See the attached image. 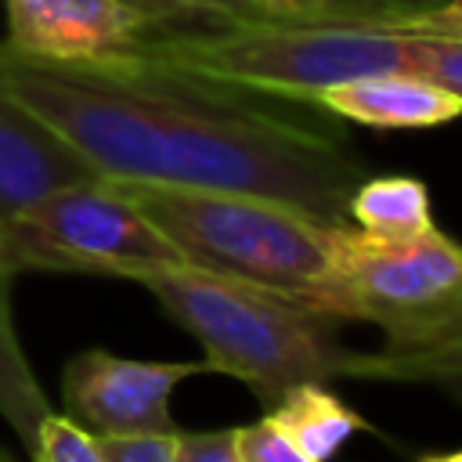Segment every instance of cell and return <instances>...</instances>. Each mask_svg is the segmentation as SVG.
I'll return each instance as SVG.
<instances>
[{
  "label": "cell",
  "mask_w": 462,
  "mask_h": 462,
  "mask_svg": "<svg viewBox=\"0 0 462 462\" xmlns=\"http://www.w3.org/2000/svg\"><path fill=\"white\" fill-rule=\"evenodd\" d=\"M173 18L141 0H7V43L40 58H101L130 51Z\"/></svg>",
  "instance_id": "ba28073f"
},
{
  "label": "cell",
  "mask_w": 462,
  "mask_h": 462,
  "mask_svg": "<svg viewBox=\"0 0 462 462\" xmlns=\"http://www.w3.org/2000/svg\"><path fill=\"white\" fill-rule=\"evenodd\" d=\"M144 289L202 346V368L231 375L271 408L289 386L332 379H401L419 372L390 350H354L339 339V318L296 300L195 271L188 263L159 271Z\"/></svg>",
  "instance_id": "3957f363"
},
{
  "label": "cell",
  "mask_w": 462,
  "mask_h": 462,
  "mask_svg": "<svg viewBox=\"0 0 462 462\" xmlns=\"http://www.w3.org/2000/svg\"><path fill=\"white\" fill-rule=\"evenodd\" d=\"M173 18H206V22H256L271 18L249 0H141Z\"/></svg>",
  "instance_id": "ac0fdd59"
},
{
  "label": "cell",
  "mask_w": 462,
  "mask_h": 462,
  "mask_svg": "<svg viewBox=\"0 0 462 462\" xmlns=\"http://www.w3.org/2000/svg\"><path fill=\"white\" fill-rule=\"evenodd\" d=\"M11 282H14V271L0 256V419L14 430V437L25 448H32L36 426L43 422V415H51V401L40 379L32 375V365L14 332Z\"/></svg>",
  "instance_id": "4fadbf2b"
},
{
  "label": "cell",
  "mask_w": 462,
  "mask_h": 462,
  "mask_svg": "<svg viewBox=\"0 0 462 462\" xmlns=\"http://www.w3.org/2000/svg\"><path fill=\"white\" fill-rule=\"evenodd\" d=\"M199 372L202 361H137L90 346L65 365V415L94 437L177 433L170 397Z\"/></svg>",
  "instance_id": "52a82bcc"
},
{
  "label": "cell",
  "mask_w": 462,
  "mask_h": 462,
  "mask_svg": "<svg viewBox=\"0 0 462 462\" xmlns=\"http://www.w3.org/2000/svg\"><path fill=\"white\" fill-rule=\"evenodd\" d=\"M415 462H462V451H426Z\"/></svg>",
  "instance_id": "ffe728a7"
},
{
  "label": "cell",
  "mask_w": 462,
  "mask_h": 462,
  "mask_svg": "<svg viewBox=\"0 0 462 462\" xmlns=\"http://www.w3.org/2000/svg\"><path fill=\"white\" fill-rule=\"evenodd\" d=\"M235 448L242 462H314L267 415H260L249 426H235Z\"/></svg>",
  "instance_id": "2e32d148"
},
{
  "label": "cell",
  "mask_w": 462,
  "mask_h": 462,
  "mask_svg": "<svg viewBox=\"0 0 462 462\" xmlns=\"http://www.w3.org/2000/svg\"><path fill=\"white\" fill-rule=\"evenodd\" d=\"M0 256L14 274H97L141 285L184 263L119 184L105 177L54 188L4 220Z\"/></svg>",
  "instance_id": "8992f818"
},
{
  "label": "cell",
  "mask_w": 462,
  "mask_h": 462,
  "mask_svg": "<svg viewBox=\"0 0 462 462\" xmlns=\"http://www.w3.org/2000/svg\"><path fill=\"white\" fill-rule=\"evenodd\" d=\"M346 224L375 238H411L433 227L430 188L411 173L361 177L346 199Z\"/></svg>",
  "instance_id": "7c38bea8"
},
{
  "label": "cell",
  "mask_w": 462,
  "mask_h": 462,
  "mask_svg": "<svg viewBox=\"0 0 462 462\" xmlns=\"http://www.w3.org/2000/svg\"><path fill=\"white\" fill-rule=\"evenodd\" d=\"M314 105L332 119L375 130H430L458 116L462 94L433 87L411 72H375L321 90Z\"/></svg>",
  "instance_id": "30bf717a"
},
{
  "label": "cell",
  "mask_w": 462,
  "mask_h": 462,
  "mask_svg": "<svg viewBox=\"0 0 462 462\" xmlns=\"http://www.w3.org/2000/svg\"><path fill=\"white\" fill-rule=\"evenodd\" d=\"M97 177L83 155L0 90V224L54 188Z\"/></svg>",
  "instance_id": "9c48e42d"
},
{
  "label": "cell",
  "mask_w": 462,
  "mask_h": 462,
  "mask_svg": "<svg viewBox=\"0 0 462 462\" xmlns=\"http://www.w3.org/2000/svg\"><path fill=\"white\" fill-rule=\"evenodd\" d=\"M0 90L105 180L253 191L346 224V199L368 177L318 105L137 51L40 58L0 40Z\"/></svg>",
  "instance_id": "6da1fadb"
},
{
  "label": "cell",
  "mask_w": 462,
  "mask_h": 462,
  "mask_svg": "<svg viewBox=\"0 0 462 462\" xmlns=\"http://www.w3.org/2000/svg\"><path fill=\"white\" fill-rule=\"evenodd\" d=\"M130 51L303 105L375 72H411L462 94V4L444 0L415 25L162 18Z\"/></svg>",
  "instance_id": "7a4b0ae2"
},
{
  "label": "cell",
  "mask_w": 462,
  "mask_h": 462,
  "mask_svg": "<svg viewBox=\"0 0 462 462\" xmlns=\"http://www.w3.org/2000/svg\"><path fill=\"white\" fill-rule=\"evenodd\" d=\"M271 18L289 22H361V25H415L444 0H249Z\"/></svg>",
  "instance_id": "5bb4252c"
},
{
  "label": "cell",
  "mask_w": 462,
  "mask_h": 462,
  "mask_svg": "<svg viewBox=\"0 0 462 462\" xmlns=\"http://www.w3.org/2000/svg\"><path fill=\"white\" fill-rule=\"evenodd\" d=\"M0 462H14V458H11V455H7V451H0Z\"/></svg>",
  "instance_id": "44dd1931"
},
{
  "label": "cell",
  "mask_w": 462,
  "mask_h": 462,
  "mask_svg": "<svg viewBox=\"0 0 462 462\" xmlns=\"http://www.w3.org/2000/svg\"><path fill=\"white\" fill-rule=\"evenodd\" d=\"M263 415L314 462H328L354 433L368 430L357 408L328 390V383H300L289 386Z\"/></svg>",
  "instance_id": "8fae6325"
},
{
  "label": "cell",
  "mask_w": 462,
  "mask_h": 462,
  "mask_svg": "<svg viewBox=\"0 0 462 462\" xmlns=\"http://www.w3.org/2000/svg\"><path fill=\"white\" fill-rule=\"evenodd\" d=\"M336 267L350 321L383 328V350L404 357L422 383L458 386L462 253L437 224L411 238H375L350 224L336 235Z\"/></svg>",
  "instance_id": "5b68a950"
},
{
  "label": "cell",
  "mask_w": 462,
  "mask_h": 462,
  "mask_svg": "<svg viewBox=\"0 0 462 462\" xmlns=\"http://www.w3.org/2000/svg\"><path fill=\"white\" fill-rule=\"evenodd\" d=\"M32 462H105L101 440L76 426L69 415H43L32 437Z\"/></svg>",
  "instance_id": "9a60e30c"
},
{
  "label": "cell",
  "mask_w": 462,
  "mask_h": 462,
  "mask_svg": "<svg viewBox=\"0 0 462 462\" xmlns=\"http://www.w3.org/2000/svg\"><path fill=\"white\" fill-rule=\"evenodd\" d=\"M177 462H242L235 448V430L177 433Z\"/></svg>",
  "instance_id": "d6986e66"
},
{
  "label": "cell",
  "mask_w": 462,
  "mask_h": 462,
  "mask_svg": "<svg viewBox=\"0 0 462 462\" xmlns=\"http://www.w3.org/2000/svg\"><path fill=\"white\" fill-rule=\"evenodd\" d=\"M177 433L97 437V440H101L105 462H177Z\"/></svg>",
  "instance_id": "e0dca14e"
},
{
  "label": "cell",
  "mask_w": 462,
  "mask_h": 462,
  "mask_svg": "<svg viewBox=\"0 0 462 462\" xmlns=\"http://www.w3.org/2000/svg\"><path fill=\"white\" fill-rule=\"evenodd\" d=\"M116 184L188 267L350 321L336 267V235L343 224H325L300 206L253 191Z\"/></svg>",
  "instance_id": "277c9868"
}]
</instances>
